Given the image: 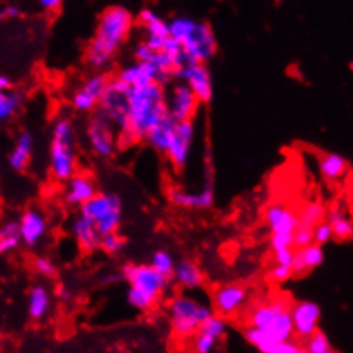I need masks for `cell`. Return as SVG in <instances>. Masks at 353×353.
<instances>
[{"instance_id": "cell-1", "label": "cell", "mask_w": 353, "mask_h": 353, "mask_svg": "<svg viewBox=\"0 0 353 353\" xmlns=\"http://www.w3.org/2000/svg\"><path fill=\"white\" fill-rule=\"evenodd\" d=\"M167 115V91L158 83L132 86L127 91V123L119 132L117 146L129 148L143 141L151 127Z\"/></svg>"}, {"instance_id": "cell-2", "label": "cell", "mask_w": 353, "mask_h": 353, "mask_svg": "<svg viewBox=\"0 0 353 353\" xmlns=\"http://www.w3.org/2000/svg\"><path fill=\"white\" fill-rule=\"evenodd\" d=\"M134 16L127 7L110 6L100 14L93 38L88 43L86 63L94 70L107 69L129 38Z\"/></svg>"}, {"instance_id": "cell-3", "label": "cell", "mask_w": 353, "mask_h": 353, "mask_svg": "<svg viewBox=\"0 0 353 353\" xmlns=\"http://www.w3.org/2000/svg\"><path fill=\"white\" fill-rule=\"evenodd\" d=\"M168 37L182 47L185 57L194 63H208L218 52V40L211 24L189 16L168 21Z\"/></svg>"}, {"instance_id": "cell-4", "label": "cell", "mask_w": 353, "mask_h": 353, "mask_svg": "<svg viewBox=\"0 0 353 353\" xmlns=\"http://www.w3.org/2000/svg\"><path fill=\"white\" fill-rule=\"evenodd\" d=\"M120 276L129 283L127 303L141 312L150 310L170 285V278L158 274L150 264H123Z\"/></svg>"}, {"instance_id": "cell-5", "label": "cell", "mask_w": 353, "mask_h": 353, "mask_svg": "<svg viewBox=\"0 0 353 353\" xmlns=\"http://www.w3.org/2000/svg\"><path fill=\"white\" fill-rule=\"evenodd\" d=\"M76 129L72 120L60 117L52 127L50 139V174L59 182H67L77 172Z\"/></svg>"}, {"instance_id": "cell-6", "label": "cell", "mask_w": 353, "mask_h": 353, "mask_svg": "<svg viewBox=\"0 0 353 353\" xmlns=\"http://www.w3.org/2000/svg\"><path fill=\"white\" fill-rule=\"evenodd\" d=\"M168 319L170 327L179 338H192L204 321L213 316L210 303L189 295H175L168 300Z\"/></svg>"}, {"instance_id": "cell-7", "label": "cell", "mask_w": 353, "mask_h": 353, "mask_svg": "<svg viewBox=\"0 0 353 353\" xmlns=\"http://www.w3.org/2000/svg\"><path fill=\"white\" fill-rule=\"evenodd\" d=\"M122 211L123 203L115 192H98L93 199L79 208L81 216L94 225L100 236L117 234L122 223Z\"/></svg>"}, {"instance_id": "cell-8", "label": "cell", "mask_w": 353, "mask_h": 353, "mask_svg": "<svg viewBox=\"0 0 353 353\" xmlns=\"http://www.w3.org/2000/svg\"><path fill=\"white\" fill-rule=\"evenodd\" d=\"M86 137L91 151L97 157L103 158V160L114 158L115 151H117L119 132L114 123L105 117L101 112H94L91 119L88 120Z\"/></svg>"}, {"instance_id": "cell-9", "label": "cell", "mask_w": 353, "mask_h": 353, "mask_svg": "<svg viewBox=\"0 0 353 353\" xmlns=\"http://www.w3.org/2000/svg\"><path fill=\"white\" fill-rule=\"evenodd\" d=\"M127 91L129 86L117 77H110L98 103V112L114 123L117 132H122L127 123Z\"/></svg>"}, {"instance_id": "cell-10", "label": "cell", "mask_w": 353, "mask_h": 353, "mask_svg": "<svg viewBox=\"0 0 353 353\" xmlns=\"http://www.w3.org/2000/svg\"><path fill=\"white\" fill-rule=\"evenodd\" d=\"M249 300V290L242 283H225L213 290L211 295V309L214 316L223 319H232L245 307Z\"/></svg>"}, {"instance_id": "cell-11", "label": "cell", "mask_w": 353, "mask_h": 353, "mask_svg": "<svg viewBox=\"0 0 353 353\" xmlns=\"http://www.w3.org/2000/svg\"><path fill=\"white\" fill-rule=\"evenodd\" d=\"M174 77L179 79V83L185 84L194 97L197 98L201 105H208L213 100V77H211V70L206 63H189L183 65L174 74Z\"/></svg>"}, {"instance_id": "cell-12", "label": "cell", "mask_w": 353, "mask_h": 353, "mask_svg": "<svg viewBox=\"0 0 353 353\" xmlns=\"http://www.w3.org/2000/svg\"><path fill=\"white\" fill-rule=\"evenodd\" d=\"M194 137H196V123H194V120L176 122L170 143H168L167 151H165V157L168 158V161L176 172L183 170L189 163Z\"/></svg>"}, {"instance_id": "cell-13", "label": "cell", "mask_w": 353, "mask_h": 353, "mask_svg": "<svg viewBox=\"0 0 353 353\" xmlns=\"http://www.w3.org/2000/svg\"><path fill=\"white\" fill-rule=\"evenodd\" d=\"M110 77L103 72H97L88 77L83 84L72 94V108L81 112V114H90L98 108L100 98L103 94L105 86H107Z\"/></svg>"}, {"instance_id": "cell-14", "label": "cell", "mask_w": 353, "mask_h": 353, "mask_svg": "<svg viewBox=\"0 0 353 353\" xmlns=\"http://www.w3.org/2000/svg\"><path fill=\"white\" fill-rule=\"evenodd\" d=\"M199 101L194 97L192 91L182 83H176L172 86L170 93L167 94V114L170 115L175 122H185V120H194L199 108Z\"/></svg>"}, {"instance_id": "cell-15", "label": "cell", "mask_w": 353, "mask_h": 353, "mask_svg": "<svg viewBox=\"0 0 353 353\" xmlns=\"http://www.w3.org/2000/svg\"><path fill=\"white\" fill-rule=\"evenodd\" d=\"M292 323L295 336L307 340L319 331L321 307L312 300H300L290 307Z\"/></svg>"}, {"instance_id": "cell-16", "label": "cell", "mask_w": 353, "mask_h": 353, "mask_svg": "<svg viewBox=\"0 0 353 353\" xmlns=\"http://www.w3.org/2000/svg\"><path fill=\"white\" fill-rule=\"evenodd\" d=\"M228 321L220 316L208 317L192 336V352L194 353H213L216 345L227 336Z\"/></svg>"}, {"instance_id": "cell-17", "label": "cell", "mask_w": 353, "mask_h": 353, "mask_svg": "<svg viewBox=\"0 0 353 353\" xmlns=\"http://www.w3.org/2000/svg\"><path fill=\"white\" fill-rule=\"evenodd\" d=\"M65 190H63V199L69 206L81 208L84 203L93 199L98 194V183L88 172H76L67 180Z\"/></svg>"}, {"instance_id": "cell-18", "label": "cell", "mask_w": 353, "mask_h": 353, "mask_svg": "<svg viewBox=\"0 0 353 353\" xmlns=\"http://www.w3.org/2000/svg\"><path fill=\"white\" fill-rule=\"evenodd\" d=\"M17 225H19L21 243H24L26 247H37L48 232L47 218L41 211L34 210V208H28L21 214Z\"/></svg>"}, {"instance_id": "cell-19", "label": "cell", "mask_w": 353, "mask_h": 353, "mask_svg": "<svg viewBox=\"0 0 353 353\" xmlns=\"http://www.w3.org/2000/svg\"><path fill=\"white\" fill-rule=\"evenodd\" d=\"M119 81H122L125 86L132 88V86H141V84H148V83H158L161 86L168 84L170 81L163 76V74L158 72L153 65L150 63H141V62H132L130 65L122 67V69L117 72Z\"/></svg>"}, {"instance_id": "cell-20", "label": "cell", "mask_w": 353, "mask_h": 353, "mask_svg": "<svg viewBox=\"0 0 353 353\" xmlns=\"http://www.w3.org/2000/svg\"><path fill=\"white\" fill-rule=\"evenodd\" d=\"M168 201L176 208L183 210H210L214 204V192L211 187H204L199 192L172 187L168 189Z\"/></svg>"}, {"instance_id": "cell-21", "label": "cell", "mask_w": 353, "mask_h": 353, "mask_svg": "<svg viewBox=\"0 0 353 353\" xmlns=\"http://www.w3.org/2000/svg\"><path fill=\"white\" fill-rule=\"evenodd\" d=\"M288 309H290V303H287V300L283 299H276L271 300V302L261 303V305L254 307V309L250 310L249 327H256V330L270 333V330L273 327V324L276 323L278 317Z\"/></svg>"}, {"instance_id": "cell-22", "label": "cell", "mask_w": 353, "mask_h": 353, "mask_svg": "<svg viewBox=\"0 0 353 353\" xmlns=\"http://www.w3.org/2000/svg\"><path fill=\"white\" fill-rule=\"evenodd\" d=\"M264 221H266L271 234L294 235L296 227H299L296 214L290 208L280 203H271L270 206H266V210H264Z\"/></svg>"}, {"instance_id": "cell-23", "label": "cell", "mask_w": 353, "mask_h": 353, "mask_svg": "<svg viewBox=\"0 0 353 353\" xmlns=\"http://www.w3.org/2000/svg\"><path fill=\"white\" fill-rule=\"evenodd\" d=\"M70 234H72L74 240H76L83 252L91 254L100 249V235H98L97 228H94V225L90 220L83 218L81 214H77L72 220Z\"/></svg>"}, {"instance_id": "cell-24", "label": "cell", "mask_w": 353, "mask_h": 353, "mask_svg": "<svg viewBox=\"0 0 353 353\" xmlns=\"http://www.w3.org/2000/svg\"><path fill=\"white\" fill-rule=\"evenodd\" d=\"M172 278H174L175 283L180 288L189 292L197 290V288H201L204 285L203 270L192 259H180L179 263H175V270Z\"/></svg>"}, {"instance_id": "cell-25", "label": "cell", "mask_w": 353, "mask_h": 353, "mask_svg": "<svg viewBox=\"0 0 353 353\" xmlns=\"http://www.w3.org/2000/svg\"><path fill=\"white\" fill-rule=\"evenodd\" d=\"M33 150H34V137L30 130H23V132L17 136L16 146L12 148L9 154V167L14 172H24L31 163V158H33Z\"/></svg>"}, {"instance_id": "cell-26", "label": "cell", "mask_w": 353, "mask_h": 353, "mask_svg": "<svg viewBox=\"0 0 353 353\" xmlns=\"http://www.w3.org/2000/svg\"><path fill=\"white\" fill-rule=\"evenodd\" d=\"M175 125H176L175 120L167 114L165 117H161L153 127H151L150 132H148L146 137H144V141H146L154 151L165 154V151H167L168 148V143H170L172 139V134H174Z\"/></svg>"}, {"instance_id": "cell-27", "label": "cell", "mask_w": 353, "mask_h": 353, "mask_svg": "<svg viewBox=\"0 0 353 353\" xmlns=\"http://www.w3.org/2000/svg\"><path fill=\"white\" fill-rule=\"evenodd\" d=\"M52 309V294L45 285H34L28 294V316L33 321H41Z\"/></svg>"}, {"instance_id": "cell-28", "label": "cell", "mask_w": 353, "mask_h": 353, "mask_svg": "<svg viewBox=\"0 0 353 353\" xmlns=\"http://www.w3.org/2000/svg\"><path fill=\"white\" fill-rule=\"evenodd\" d=\"M139 24L144 30V38L148 40H167L168 38V21L158 16L153 9H141Z\"/></svg>"}, {"instance_id": "cell-29", "label": "cell", "mask_w": 353, "mask_h": 353, "mask_svg": "<svg viewBox=\"0 0 353 353\" xmlns=\"http://www.w3.org/2000/svg\"><path fill=\"white\" fill-rule=\"evenodd\" d=\"M327 225L331 228L333 239L341 240H350L353 235V223L348 211H345L343 206H333L327 211Z\"/></svg>"}, {"instance_id": "cell-30", "label": "cell", "mask_w": 353, "mask_h": 353, "mask_svg": "<svg viewBox=\"0 0 353 353\" xmlns=\"http://www.w3.org/2000/svg\"><path fill=\"white\" fill-rule=\"evenodd\" d=\"M319 172L327 182H338L348 172V160L340 153H326L319 158Z\"/></svg>"}, {"instance_id": "cell-31", "label": "cell", "mask_w": 353, "mask_h": 353, "mask_svg": "<svg viewBox=\"0 0 353 353\" xmlns=\"http://www.w3.org/2000/svg\"><path fill=\"white\" fill-rule=\"evenodd\" d=\"M243 338L247 340V343L252 345V347L261 353H276L278 345H280L276 343V341H274L266 331H261V330H256V327H249V326H247L245 331H243Z\"/></svg>"}, {"instance_id": "cell-32", "label": "cell", "mask_w": 353, "mask_h": 353, "mask_svg": "<svg viewBox=\"0 0 353 353\" xmlns=\"http://www.w3.org/2000/svg\"><path fill=\"white\" fill-rule=\"evenodd\" d=\"M21 245L19 225L16 220L6 221L0 227V254H9Z\"/></svg>"}, {"instance_id": "cell-33", "label": "cell", "mask_w": 353, "mask_h": 353, "mask_svg": "<svg viewBox=\"0 0 353 353\" xmlns=\"http://www.w3.org/2000/svg\"><path fill=\"white\" fill-rule=\"evenodd\" d=\"M324 216H326V210L323 204L319 201H310L302 208L300 214H296V220H299L300 227L314 228L317 223L324 221Z\"/></svg>"}, {"instance_id": "cell-34", "label": "cell", "mask_w": 353, "mask_h": 353, "mask_svg": "<svg viewBox=\"0 0 353 353\" xmlns=\"http://www.w3.org/2000/svg\"><path fill=\"white\" fill-rule=\"evenodd\" d=\"M150 266L153 268L158 274H161V276L172 278L175 270V259L168 250H157V252H153V256H151Z\"/></svg>"}, {"instance_id": "cell-35", "label": "cell", "mask_w": 353, "mask_h": 353, "mask_svg": "<svg viewBox=\"0 0 353 353\" xmlns=\"http://www.w3.org/2000/svg\"><path fill=\"white\" fill-rule=\"evenodd\" d=\"M21 100H23V97L17 91H7V93L0 94V123L6 122L7 119L16 114Z\"/></svg>"}, {"instance_id": "cell-36", "label": "cell", "mask_w": 353, "mask_h": 353, "mask_svg": "<svg viewBox=\"0 0 353 353\" xmlns=\"http://www.w3.org/2000/svg\"><path fill=\"white\" fill-rule=\"evenodd\" d=\"M305 353H338L331 347L330 338L323 333V331H317L312 336L305 340V347H303Z\"/></svg>"}, {"instance_id": "cell-37", "label": "cell", "mask_w": 353, "mask_h": 353, "mask_svg": "<svg viewBox=\"0 0 353 353\" xmlns=\"http://www.w3.org/2000/svg\"><path fill=\"white\" fill-rule=\"evenodd\" d=\"M299 254L302 257L303 266H305L307 271L314 270V268H319L324 261V249L316 245V243L303 247V249H299Z\"/></svg>"}, {"instance_id": "cell-38", "label": "cell", "mask_w": 353, "mask_h": 353, "mask_svg": "<svg viewBox=\"0 0 353 353\" xmlns=\"http://www.w3.org/2000/svg\"><path fill=\"white\" fill-rule=\"evenodd\" d=\"M123 247H125V239H123L119 232L117 234H108L100 236V249L105 250L107 254H110V256H117V254L122 252Z\"/></svg>"}, {"instance_id": "cell-39", "label": "cell", "mask_w": 353, "mask_h": 353, "mask_svg": "<svg viewBox=\"0 0 353 353\" xmlns=\"http://www.w3.org/2000/svg\"><path fill=\"white\" fill-rule=\"evenodd\" d=\"M33 268L38 274H41L43 278H55L57 276V266H55L54 261L50 257L38 256L33 259Z\"/></svg>"}, {"instance_id": "cell-40", "label": "cell", "mask_w": 353, "mask_h": 353, "mask_svg": "<svg viewBox=\"0 0 353 353\" xmlns=\"http://www.w3.org/2000/svg\"><path fill=\"white\" fill-rule=\"evenodd\" d=\"M312 240L314 243L319 247L326 245L327 242L333 240V234H331V228L326 221H321V223H317L316 227L312 228Z\"/></svg>"}, {"instance_id": "cell-41", "label": "cell", "mask_w": 353, "mask_h": 353, "mask_svg": "<svg viewBox=\"0 0 353 353\" xmlns=\"http://www.w3.org/2000/svg\"><path fill=\"white\" fill-rule=\"evenodd\" d=\"M312 228L309 227H296V230L294 232V247L296 249H303L307 245H312Z\"/></svg>"}, {"instance_id": "cell-42", "label": "cell", "mask_w": 353, "mask_h": 353, "mask_svg": "<svg viewBox=\"0 0 353 353\" xmlns=\"http://www.w3.org/2000/svg\"><path fill=\"white\" fill-rule=\"evenodd\" d=\"M268 276H270V280L274 281V283H285V281H288L294 276V273H292V268L274 264L270 270V273H268Z\"/></svg>"}, {"instance_id": "cell-43", "label": "cell", "mask_w": 353, "mask_h": 353, "mask_svg": "<svg viewBox=\"0 0 353 353\" xmlns=\"http://www.w3.org/2000/svg\"><path fill=\"white\" fill-rule=\"evenodd\" d=\"M270 245H271V249H273V250L290 249V247H294V235L271 234V236H270Z\"/></svg>"}, {"instance_id": "cell-44", "label": "cell", "mask_w": 353, "mask_h": 353, "mask_svg": "<svg viewBox=\"0 0 353 353\" xmlns=\"http://www.w3.org/2000/svg\"><path fill=\"white\" fill-rule=\"evenodd\" d=\"M274 254V261H276V264H280V266H292V259H294V254H295V249L294 247H290V249H280V250H273Z\"/></svg>"}, {"instance_id": "cell-45", "label": "cell", "mask_w": 353, "mask_h": 353, "mask_svg": "<svg viewBox=\"0 0 353 353\" xmlns=\"http://www.w3.org/2000/svg\"><path fill=\"white\" fill-rule=\"evenodd\" d=\"M276 353H305L303 348L300 347L295 341H285V343H280L276 348Z\"/></svg>"}, {"instance_id": "cell-46", "label": "cell", "mask_w": 353, "mask_h": 353, "mask_svg": "<svg viewBox=\"0 0 353 353\" xmlns=\"http://www.w3.org/2000/svg\"><path fill=\"white\" fill-rule=\"evenodd\" d=\"M38 6L43 10H59L62 7V0H40Z\"/></svg>"}, {"instance_id": "cell-47", "label": "cell", "mask_w": 353, "mask_h": 353, "mask_svg": "<svg viewBox=\"0 0 353 353\" xmlns=\"http://www.w3.org/2000/svg\"><path fill=\"white\" fill-rule=\"evenodd\" d=\"M2 12L6 19H16L21 16V9L17 6H6L2 7Z\"/></svg>"}, {"instance_id": "cell-48", "label": "cell", "mask_w": 353, "mask_h": 353, "mask_svg": "<svg viewBox=\"0 0 353 353\" xmlns=\"http://www.w3.org/2000/svg\"><path fill=\"white\" fill-rule=\"evenodd\" d=\"M10 91V79L7 76H0V94Z\"/></svg>"}, {"instance_id": "cell-49", "label": "cell", "mask_w": 353, "mask_h": 353, "mask_svg": "<svg viewBox=\"0 0 353 353\" xmlns=\"http://www.w3.org/2000/svg\"><path fill=\"white\" fill-rule=\"evenodd\" d=\"M55 294H57V296L60 300H69L70 299V290L67 287H63V285H60V287L57 288V292H55Z\"/></svg>"}, {"instance_id": "cell-50", "label": "cell", "mask_w": 353, "mask_h": 353, "mask_svg": "<svg viewBox=\"0 0 353 353\" xmlns=\"http://www.w3.org/2000/svg\"><path fill=\"white\" fill-rule=\"evenodd\" d=\"M101 283L103 285H110V283H115V281H122V276H120V274H107V276H103L101 278Z\"/></svg>"}, {"instance_id": "cell-51", "label": "cell", "mask_w": 353, "mask_h": 353, "mask_svg": "<svg viewBox=\"0 0 353 353\" xmlns=\"http://www.w3.org/2000/svg\"><path fill=\"white\" fill-rule=\"evenodd\" d=\"M2 19H6V17H3V12H2V9H0V21Z\"/></svg>"}]
</instances>
